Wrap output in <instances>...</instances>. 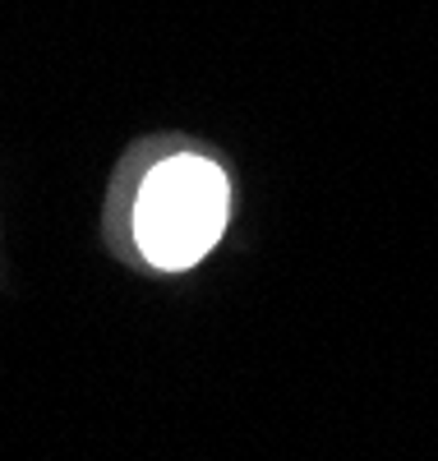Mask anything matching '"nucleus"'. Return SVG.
<instances>
[{"label": "nucleus", "instance_id": "f257e3e1", "mask_svg": "<svg viewBox=\"0 0 438 461\" xmlns=\"http://www.w3.org/2000/svg\"><path fill=\"white\" fill-rule=\"evenodd\" d=\"M226 208L231 189L222 167H213L208 158H189V152L167 158L148 171L134 203V236L143 258L167 273L198 263L222 240Z\"/></svg>", "mask_w": 438, "mask_h": 461}]
</instances>
